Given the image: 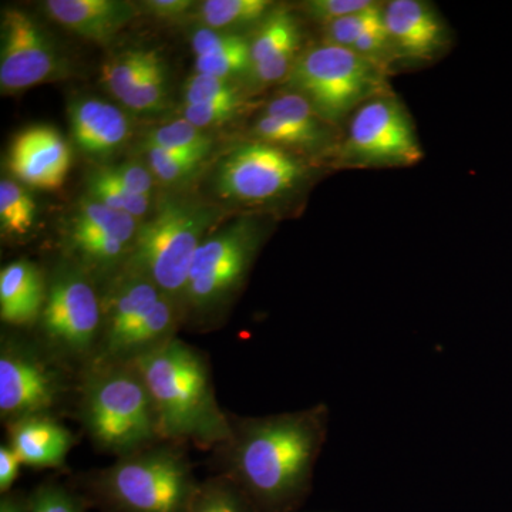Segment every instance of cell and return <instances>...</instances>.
<instances>
[{
	"label": "cell",
	"mask_w": 512,
	"mask_h": 512,
	"mask_svg": "<svg viewBox=\"0 0 512 512\" xmlns=\"http://www.w3.org/2000/svg\"><path fill=\"white\" fill-rule=\"evenodd\" d=\"M383 19L396 62H434L451 45L446 22L429 2L390 0L383 5Z\"/></svg>",
	"instance_id": "cell-14"
},
{
	"label": "cell",
	"mask_w": 512,
	"mask_h": 512,
	"mask_svg": "<svg viewBox=\"0 0 512 512\" xmlns=\"http://www.w3.org/2000/svg\"><path fill=\"white\" fill-rule=\"evenodd\" d=\"M423 156L412 116L392 90L365 101L349 117L333 154L339 165L357 168L412 167Z\"/></svg>",
	"instance_id": "cell-9"
},
{
	"label": "cell",
	"mask_w": 512,
	"mask_h": 512,
	"mask_svg": "<svg viewBox=\"0 0 512 512\" xmlns=\"http://www.w3.org/2000/svg\"><path fill=\"white\" fill-rule=\"evenodd\" d=\"M185 104L244 103L234 80L195 73L184 86Z\"/></svg>",
	"instance_id": "cell-30"
},
{
	"label": "cell",
	"mask_w": 512,
	"mask_h": 512,
	"mask_svg": "<svg viewBox=\"0 0 512 512\" xmlns=\"http://www.w3.org/2000/svg\"><path fill=\"white\" fill-rule=\"evenodd\" d=\"M70 163L69 144L52 127L28 128L18 134L10 148V170L23 184L40 190L62 187Z\"/></svg>",
	"instance_id": "cell-15"
},
{
	"label": "cell",
	"mask_w": 512,
	"mask_h": 512,
	"mask_svg": "<svg viewBox=\"0 0 512 512\" xmlns=\"http://www.w3.org/2000/svg\"><path fill=\"white\" fill-rule=\"evenodd\" d=\"M137 220L93 198L80 202L69 228L76 265L90 276L123 268L138 231Z\"/></svg>",
	"instance_id": "cell-12"
},
{
	"label": "cell",
	"mask_w": 512,
	"mask_h": 512,
	"mask_svg": "<svg viewBox=\"0 0 512 512\" xmlns=\"http://www.w3.org/2000/svg\"><path fill=\"white\" fill-rule=\"evenodd\" d=\"M262 235L258 224L242 218L202 241L181 299L184 315L201 326L221 315L247 281Z\"/></svg>",
	"instance_id": "cell-8"
},
{
	"label": "cell",
	"mask_w": 512,
	"mask_h": 512,
	"mask_svg": "<svg viewBox=\"0 0 512 512\" xmlns=\"http://www.w3.org/2000/svg\"><path fill=\"white\" fill-rule=\"evenodd\" d=\"M62 72V60L32 16L23 10L6 9L2 15L0 49L2 93L22 92L49 82Z\"/></svg>",
	"instance_id": "cell-13"
},
{
	"label": "cell",
	"mask_w": 512,
	"mask_h": 512,
	"mask_svg": "<svg viewBox=\"0 0 512 512\" xmlns=\"http://www.w3.org/2000/svg\"><path fill=\"white\" fill-rule=\"evenodd\" d=\"M29 512H89V503L66 485L43 483L29 493Z\"/></svg>",
	"instance_id": "cell-31"
},
{
	"label": "cell",
	"mask_w": 512,
	"mask_h": 512,
	"mask_svg": "<svg viewBox=\"0 0 512 512\" xmlns=\"http://www.w3.org/2000/svg\"><path fill=\"white\" fill-rule=\"evenodd\" d=\"M308 175V164L292 151L254 140L228 153L218 167L215 184L229 200L262 204L291 194Z\"/></svg>",
	"instance_id": "cell-11"
},
{
	"label": "cell",
	"mask_w": 512,
	"mask_h": 512,
	"mask_svg": "<svg viewBox=\"0 0 512 512\" xmlns=\"http://www.w3.org/2000/svg\"><path fill=\"white\" fill-rule=\"evenodd\" d=\"M375 3L373 0H309L303 3L302 9L309 18L326 26L335 20L362 12Z\"/></svg>",
	"instance_id": "cell-33"
},
{
	"label": "cell",
	"mask_w": 512,
	"mask_h": 512,
	"mask_svg": "<svg viewBox=\"0 0 512 512\" xmlns=\"http://www.w3.org/2000/svg\"><path fill=\"white\" fill-rule=\"evenodd\" d=\"M269 0H207L200 6L201 20L208 29L245 28L262 22L274 9Z\"/></svg>",
	"instance_id": "cell-21"
},
{
	"label": "cell",
	"mask_w": 512,
	"mask_h": 512,
	"mask_svg": "<svg viewBox=\"0 0 512 512\" xmlns=\"http://www.w3.org/2000/svg\"><path fill=\"white\" fill-rule=\"evenodd\" d=\"M160 56L154 49H133L120 53L103 67V82L121 101L140 83Z\"/></svg>",
	"instance_id": "cell-24"
},
{
	"label": "cell",
	"mask_w": 512,
	"mask_h": 512,
	"mask_svg": "<svg viewBox=\"0 0 512 512\" xmlns=\"http://www.w3.org/2000/svg\"><path fill=\"white\" fill-rule=\"evenodd\" d=\"M151 173L165 184L188 180L200 168L202 161L192 160L154 146H147Z\"/></svg>",
	"instance_id": "cell-32"
},
{
	"label": "cell",
	"mask_w": 512,
	"mask_h": 512,
	"mask_svg": "<svg viewBox=\"0 0 512 512\" xmlns=\"http://www.w3.org/2000/svg\"><path fill=\"white\" fill-rule=\"evenodd\" d=\"M36 218V202L22 184L3 178L0 181V228L8 237L29 234Z\"/></svg>",
	"instance_id": "cell-25"
},
{
	"label": "cell",
	"mask_w": 512,
	"mask_h": 512,
	"mask_svg": "<svg viewBox=\"0 0 512 512\" xmlns=\"http://www.w3.org/2000/svg\"><path fill=\"white\" fill-rule=\"evenodd\" d=\"M387 70L346 47L322 42L302 52L285 80L330 126L338 127L365 101L389 92Z\"/></svg>",
	"instance_id": "cell-6"
},
{
	"label": "cell",
	"mask_w": 512,
	"mask_h": 512,
	"mask_svg": "<svg viewBox=\"0 0 512 512\" xmlns=\"http://www.w3.org/2000/svg\"><path fill=\"white\" fill-rule=\"evenodd\" d=\"M45 10L64 28L100 45L110 43L137 13L123 0H47Z\"/></svg>",
	"instance_id": "cell-17"
},
{
	"label": "cell",
	"mask_w": 512,
	"mask_h": 512,
	"mask_svg": "<svg viewBox=\"0 0 512 512\" xmlns=\"http://www.w3.org/2000/svg\"><path fill=\"white\" fill-rule=\"evenodd\" d=\"M131 365L146 383L165 441L202 448L227 443L231 417L215 396L210 362L204 353L174 338Z\"/></svg>",
	"instance_id": "cell-2"
},
{
	"label": "cell",
	"mask_w": 512,
	"mask_h": 512,
	"mask_svg": "<svg viewBox=\"0 0 512 512\" xmlns=\"http://www.w3.org/2000/svg\"><path fill=\"white\" fill-rule=\"evenodd\" d=\"M251 69V39L242 36L234 45L212 55L195 57V72L234 80Z\"/></svg>",
	"instance_id": "cell-28"
},
{
	"label": "cell",
	"mask_w": 512,
	"mask_h": 512,
	"mask_svg": "<svg viewBox=\"0 0 512 512\" xmlns=\"http://www.w3.org/2000/svg\"><path fill=\"white\" fill-rule=\"evenodd\" d=\"M329 407L231 417L222 474L234 480L259 512H298L311 494L329 433Z\"/></svg>",
	"instance_id": "cell-1"
},
{
	"label": "cell",
	"mask_w": 512,
	"mask_h": 512,
	"mask_svg": "<svg viewBox=\"0 0 512 512\" xmlns=\"http://www.w3.org/2000/svg\"><path fill=\"white\" fill-rule=\"evenodd\" d=\"M69 119L77 147L90 157L113 156L130 137L126 114L103 100L73 101L69 107Z\"/></svg>",
	"instance_id": "cell-18"
},
{
	"label": "cell",
	"mask_w": 512,
	"mask_h": 512,
	"mask_svg": "<svg viewBox=\"0 0 512 512\" xmlns=\"http://www.w3.org/2000/svg\"><path fill=\"white\" fill-rule=\"evenodd\" d=\"M47 284L32 262L20 259L0 271V318L12 326L33 325L45 303Z\"/></svg>",
	"instance_id": "cell-20"
},
{
	"label": "cell",
	"mask_w": 512,
	"mask_h": 512,
	"mask_svg": "<svg viewBox=\"0 0 512 512\" xmlns=\"http://www.w3.org/2000/svg\"><path fill=\"white\" fill-rule=\"evenodd\" d=\"M200 483L180 443L161 441L94 474L89 494L104 512H188Z\"/></svg>",
	"instance_id": "cell-4"
},
{
	"label": "cell",
	"mask_w": 512,
	"mask_h": 512,
	"mask_svg": "<svg viewBox=\"0 0 512 512\" xmlns=\"http://www.w3.org/2000/svg\"><path fill=\"white\" fill-rule=\"evenodd\" d=\"M8 434L23 466L32 468L62 467L74 444L70 430L50 414L13 421Z\"/></svg>",
	"instance_id": "cell-19"
},
{
	"label": "cell",
	"mask_w": 512,
	"mask_h": 512,
	"mask_svg": "<svg viewBox=\"0 0 512 512\" xmlns=\"http://www.w3.org/2000/svg\"><path fill=\"white\" fill-rule=\"evenodd\" d=\"M36 323L46 352L83 372L96 356L103 330V301L92 276L76 264L60 266L47 284Z\"/></svg>",
	"instance_id": "cell-7"
},
{
	"label": "cell",
	"mask_w": 512,
	"mask_h": 512,
	"mask_svg": "<svg viewBox=\"0 0 512 512\" xmlns=\"http://www.w3.org/2000/svg\"><path fill=\"white\" fill-rule=\"evenodd\" d=\"M144 6L151 15L161 19L180 18L194 6L191 0H148Z\"/></svg>",
	"instance_id": "cell-38"
},
{
	"label": "cell",
	"mask_w": 512,
	"mask_h": 512,
	"mask_svg": "<svg viewBox=\"0 0 512 512\" xmlns=\"http://www.w3.org/2000/svg\"><path fill=\"white\" fill-rule=\"evenodd\" d=\"M23 467L18 454L13 451L9 443L0 446V494L10 493L13 484L20 476V468Z\"/></svg>",
	"instance_id": "cell-37"
},
{
	"label": "cell",
	"mask_w": 512,
	"mask_h": 512,
	"mask_svg": "<svg viewBox=\"0 0 512 512\" xmlns=\"http://www.w3.org/2000/svg\"><path fill=\"white\" fill-rule=\"evenodd\" d=\"M242 107L244 103L185 104L184 119L205 130L234 119Z\"/></svg>",
	"instance_id": "cell-34"
},
{
	"label": "cell",
	"mask_w": 512,
	"mask_h": 512,
	"mask_svg": "<svg viewBox=\"0 0 512 512\" xmlns=\"http://www.w3.org/2000/svg\"><path fill=\"white\" fill-rule=\"evenodd\" d=\"M147 146L163 148L192 160L204 161L210 154L212 138L185 119L154 128L147 137Z\"/></svg>",
	"instance_id": "cell-22"
},
{
	"label": "cell",
	"mask_w": 512,
	"mask_h": 512,
	"mask_svg": "<svg viewBox=\"0 0 512 512\" xmlns=\"http://www.w3.org/2000/svg\"><path fill=\"white\" fill-rule=\"evenodd\" d=\"M384 3L376 2L362 12L355 15L346 16V18L335 20L329 25L322 26L325 32L323 42L332 43V45L352 49L353 45L360 39L367 30L375 28L383 20Z\"/></svg>",
	"instance_id": "cell-29"
},
{
	"label": "cell",
	"mask_w": 512,
	"mask_h": 512,
	"mask_svg": "<svg viewBox=\"0 0 512 512\" xmlns=\"http://www.w3.org/2000/svg\"><path fill=\"white\" fill-rule=\"evenodd\" d=\"M241 37L242 35H238V33L221 32V30L208 28L198 29L192 35V50L197 57L212 55L225 47L234 45Z\"/></svg>",
	"instance_id": "cell-36"
},
{
	"label": "cell",
	"mask_w": 512,
	"mask_h": 512,
	"mask_svg": "<svg viewBox=\"0 0 512 512\" xmlns=\"http://www.w3.org/2000/svg\"><path fill=\"white\" fill-rule=\"evenodd\" d=\"M188 512H259L247 494L225 474L205 478Z\"/></svg>",
	"instance_id": "cell-23"
},
{
	"label": "cell",
	"mask_w": 512,
	"mask_h": 512,
	"mask_svg": "<svg viewBox=\"0 0 512 512\" xmlns=\"http://www.w3.org/2000/svg\"><path fill=\"white\" fill-rule=\"evenodd\" d=\"M0 512H29V494L18 490L2 494Z\"/></svg>",
	"instance_id": "cell-39"
},
{
	"label": "cell",
	"mask_w": 512,
	"mask_h": 512,
	"mask_svg": "<svg viewBox=\"0 0 512 512\" xmlns=\"http://www.w3.org/2000/svg\"><path fill=\"white\" fill-rule=\"evenodd\" d=\"M301 28L286 9H272L251 39L252 86H269L288 79L301 55Z\"/></svg>",
	"instance_id": "cell-16"
},
{
	"label": "cell",
	"mask_w": 512,
	"mask_h": 512,
	"mask_svg": "<svg viewBox=\"0 0 512 512\" xmlns=\"http://www.w3.org/2000/svg\"><path fill=\"white\" fill-rule=\"evenodd\" d=\"M64 365L32 345L5 336L0 346V417L13 423L26 417L50 414L69 390Z\"/></svg>",
	"instance_id": "cell-10"
},
{
	"label": "cell",
	"mask_w": 512,
	"mask_h": 512,
	"mask_svg": "<svg viewBox=\"0 0 512 512\" xmlns=\"http://www.w3.org/2000/svg\"><path fill=\"white\" fill-rule=\"evenodd\" d=\"M168 84L163 57H158L146 76L121 100L124 106L140 113H157L167 107Z\"/></svg>",
	"instance_id": "cell-27"
},
{
	"label": "cell",
	"mask_w": 512,
	"mask_h": 512,
	"mask_svg": "<svg viewBox=\"0 0 512 512\" xmlns=\"http://www.w3.org/2000/svg\"><path fill=\"white\" fill-rule=\"evenodd\" d=\"M79 414L94 446L116 458L165 441L150 392L131 363L86 367L80 379Z\"/></svg>",
	"instance_id": "cell-3"
},
{
	"label": "cell",
	"mask_w": 512,
	"mask_h": 512,
	"mask_svg": "<svg viewBox=\"0 0 512 512\" xmlns=\"http://www.w3.org/2000/svg\"><path fill=\"white\" fill-rule=\"evenodd\" d=\"M107 174L117 181L128 191L138 195V197L151 198L153 191V173L144 165L138 163H124L116 167L104 168Z\"/></svg>",
	"instance_id": "cell-35"
},
{
	"label": "cell",
	"mask_w": 512,
	"mask_h": 512,
	"mask_svg": "<svg viewBox=\"0 0 512 512\" xmlns=\"http://www.w3.org/2000/svg\"><path fill=\"white\" fill-rule=\"evenodd\" d=\"M220 218V210L200 202L167 198L138 228L123 268L146 276L181 305L195 252Z\"/></svg>",
	"instance_id": "cell-5"
},
{
	"label": "cell",
	"mask_w": 512,
	"mask_h": 512,
	"mask_svg": "<svg viewBox=\"0 0 512 512\" xmlns=\"http://www.w3.org/2000/svg\"><path fill=\"white\" fill-rule=\"evenodd\" d=\"M90 198L94 201L101 202L113 210L126 212L131 217L141 218L147 214L150 200L144 197H138L124 188L123 185L114 181L106 171L96 170L90 174L87 180Z\"/></svg>",
	"instance_id": "cell-26"
}]
</instances>
